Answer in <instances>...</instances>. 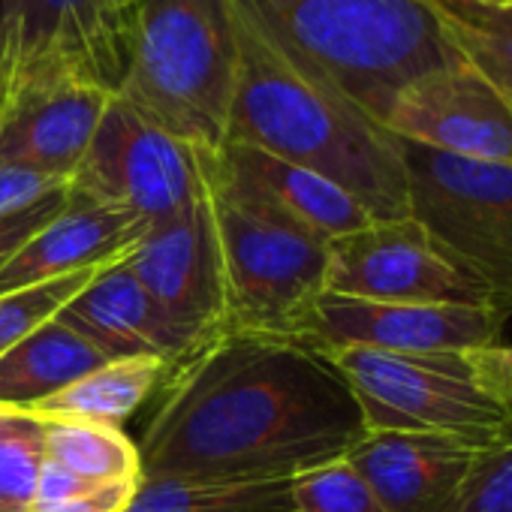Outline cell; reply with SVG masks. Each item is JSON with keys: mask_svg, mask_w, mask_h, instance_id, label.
I'll return each instance as SVG.
<instances>
[{"mask_svg": "<svg viewBox=\"0 0 512 512\" xmlns=\"http://www.w3.org/2000/svg\"><path fill=\"white\" fill-rule=\"evenodd\" d=\"M94 491V485L82 482L79 476H73L70 470H64L61 464L55 461H43L40 467V479H37V494H34V503L31 509H46V506H58V503H67L79 494H88ZM28 509V512H31Z\"/></svg>", "mask_w": 512, "mask_h": 512, "instance_id": "30", "label": "cell"}, {"mask_svg": "<svg viewBox=\"0 0 512 512\" xmlns=\"http://www.w3.org/2000/svg\"><path fill=\"white\" fill-rule=\"evenodd\" d=\"M485 76H488V79H491V82H494V85H497V88L512 100V73H485Z\"/></svg>", "mask_w": 512, "mask_h": 512, "instance_id": "33", "label": "cell"}, {"mask_svg": "<svg viewBox=\"0 0 512 512\" xmlns=\"http://www.w3.org/2000/svg\"><path fill=\"white\" fill-rule=\"evenodd\" d=\"M220 151L244 178L269 193L287 214H293L323 241L344 238L374 223L362 202H356L344 187L311 169H302L250 145H223Z\"/></svg>", "mask_w": 512, "mask_h": 512, "instance_id": "18", "label": "cell"}, {"mask_svg": "<svg viewBox=\"0 0 512 512\" xmlns=\"http://www.w3.org/2000/svg\"><path fill=\"white\" fill-rule=\"evenodd\" d=\"M290 479H139L124 512H293Z\"/></svg>", "mask_w": 512, "mask_h": 512, "instance_id": "21", "label": "cell"}, {"mask_svg": "<svg viewBox=\"0 0 512 512\" xmlns=\"http://www.w3.org/2000/svg\"><path fill=\"white\" fill-rule=\"evenodd\" d=\"M226 145H250L344 187L374 220H401L398 139L338 91L275 52L238 16V85Z\"/></svg>", "mask_w": 512, "mask_h": 512, "instance_id": "2", "label": "cell"}, {"mask_svg": "<svg viewBox=\"0 0 512 512\" xmlns=\"http://www.w3.org/2000/svg\"><path fill=\"white\" fill-rule=\"evenodd\" d=\"M458 52L482 73H512V0H428Z\"/></svg>", "mask_w": 512, "mask_h": 512, "instance_id": "23", "label": "cell"}, {"mask_svg": "<svg viewBox=\"0 0 512 512\" xmlns=\"http://www.w3.org/2000/svg\"><path fill=\"white\" fill-rule=\"evenodd\" d=\"M46 422L31 410L0 407V500L28 512L46 461Z\"/></svg>", "mask_w": 512, "mask_h": 512, "instance_id": "24", "label": "cell"}, {"mask_svg": "<svg viewBox=\"0 0 512 512\" xmlns=\"http://www.w3.org/2000/svg\"><path fill=\"white\" fill-rule=\"evenodd\" d=\"M235 10L377 124L407 85L464 58L428 0H235Z\"/></svg>", "mask_w": 512, "mask_h": 512, "instance_id": "3", "label": "cell"}, {"mask_svg": "<svg viewBox=\"0 0 512 512\" xmlns=\"http://www.w3.org/2000/svg\"><path fill=\"white\" fill-rule=\"evenodd\" d=\"M368 434L344 377L308 344L223 329L169 368L145 425V479H290Z\"/></svg>", "mask_w": 512, "mask_h": 512, "instance_id": "1", "label": "cell"}, {"mask_svg": "<svg viewBox=\"0 0 512 512\" xmlns=\"http://www.w3.org/2000/svg\"><path fill=\"white\" fill-rule=\"evenodd\" d=\"M169 365L160 359H109L73 386L31 407L43 419L97 422L121 428L157 386H163Z\"/></svg>", "mask_w": 512, "mask_h": 512, "instance_id": "20", "label": "cell"}, {"mask_svg": "<svg viewBox=\"0 0 512 512\" xmlns=\"http://www.w3.org/2000/svg\"><path fill=\"white\" fill-rule=\"evenodd\" d=\"M446 512H512V425L473 452Z\"/></svg>", "mask_w": 512, "mask_h": 512, "instance_id": "27", "label": "cell"}, {"mask_svg": "<svg viewBox=\"0 0 512 512\" xmlns=\"http://www.w3.org/2000/svg\"><path fill=\"white\" fill-rule=\"evenodd\" d=\"M115 94L88 82H43L0 106V166L70 181Z\"/></svg>", "mask_w": 512, "mask_h": 512, "instance_id": "14", "label": "cell"}, {"mask_svg": "<svg viewBox=\"0 0 512 512\" xmlns=\"http://www.w3.org/2000/svg\"><path fill=\"white\" fill-rule=\"evenodd\" d=\"M202 154L112 97L85 160L70 178V190L127 208L154 226L202 193Z\"/></svg>", "mask_w": 512, "mask_h": 512, "instance_id": "9", "label": "cell"}, {"mask_svg": "<svg viewBox=\"0 0 512 512\" xmlns=\"http://www.w3.org/2000/svg\"><path fill=\"white\" fill-rule=\"evenodd\" d=\"M115 4H118L121 10H127V13H130V10H133V4H136V0H115Z\"/></svg>", "mask_w": 512, "mask_h": 512, "instance_id": "34", "label": "cell"}, {"mask_svg": "<svg viewBox=\"0 0 512 512\" xmlns=\"http://www.w3.org/2000/svg\"><path fill=\"white\" fill-rule=\"evenodd\" d=\"M202 172L223 263L226 329L296 338L326 293L329 241L244 178L223 151H205Z\"/></svg>", "mask_w": 512, "mask_h": 512, "instance_id": "5", "label": "cell"}, {"mask_svg": "<svg viewBox=\"0 0 512 512\" xmlns=\"http://www.w3.org/2000/svg\"><path fill=\"white\" fill-rule=\"evenodd\" d=\"M293 512H386L368 479L344 458L311 467L290 482Z\"/></svg>", "mask_w": 512, "mask_h": 512, "instance_id": "26", "label": "cell"}, {"mask_svg": "<svg viewBox=\"0 0 512 512\" xmlns=\"http://www.w3.org/2000/svg\"><path fill=\"white\" fill-rule=\"evenodd\" d=\"M326 293L398 302L494 308L488 287L458 266L413 220H374L329 241Z\"/></svg>", "mask_w": 512, "mask_h": 512, "instance_id": "10", "label": "cell"}, {"mask_svg": "<svg viewBox=\"0 0 512 512\" xmlns=\"http://www.w3.org/2000/svg\"><path fill=\"white\" fill-rule=\"evenodd\" d=\"M130 13L115 0H0V106L43 82H88L118 94Z\"/></svg>", "mask_w": 512, "mask_h": 512, "instance_id": "8", "label": "cell"}, {"mask_svg": "<svg viewBox=\"0 0 512 512\" xmlns=\"http://www.w3.org/2000/svg\"><path fill=\"white\" fill-rule=\"evenodd\" d=\"M127 266L157 305L196 338L208 341L226 329L223 263L205 184L175 217L148 226L127 253Z\"/></svg>", "mask_w": 512, "mask_h": 512, "instance_id": "13", "label": "cell"}, {"mask_svg": "<svg viewBox=\"0 0 512 512\" xmlns=\"http://www.w3.org/2000/svg\"><path fill=\"white\" fill-rule=\"evenodd\" d=\"M235 85V0H136L118 100L196 151H220Z\"/></svg>", "mask_w": 512, "mask_h": 512, "instance_id": "4", "label": "cell"}, {"mask_svg": "<svg viewBox=\"0 0 512 512\" xmlns=\"http://www.w3.org/2000/svg\"><path fill=\"white\" fill-rule=\"evenodd\" d=\"M136 482H112V485H100L88 494H79L67 503L58 506H46V509H31V512H124V506L130 503Z\"/></svg>", "mask_w": 512, "mask_h": 512, "instance_id": "31", "label": "cell"}, {"mask_svg": "<svg viewBox=\"0 0 512 512\" xmlns=\"http://www.w3.org/2000/svg\"><path fill=\"white\" fill-rule=\"evenodd\" d=\"M473 452L449 437L368 431L347 461L368 479L386 512H446Z\"/></svg>", "mask_w": 512, "mask_h": 512, "instance_id": "17", "label": "cell"}, {"mask_svg": "<svg viewBox=\"0 0 512 512\" xmlns=\"http://www.w3.org/2000/svg\"><path fill=\"white\" fill-rule=\"evenodd\" d=\"M109 359L58 317L0 356V407L31 410Z\"/></svg>", "mask_w": 512, "mask_h": 512, "instance_id": "19", "label": "cell"}, {"mask_svg": "<svg viewBox=\"0 0 512 512\" xmlns=\"http://www.w3.org/2000/svg\"><path fill=\"white\" fill-rule=\"evenodd\" d=\"M506 317L467 305H398L323 293L293 341L311 350L362 347L380 353H461L500 344Z\"/></svg>", "mask_w": 512, "mask_h": 512, "instance_id": "11", "label": "cell"}, {"mask_svg": "<svg viewBox=\"0 0 512 512\" xmlns=\"http://www.w3.org/2000/svg\"><path fill=\"white\" fill-rule=\"evenodd\" d=\"M103 269V266H100ZM100 269H85L67 278H55L46 284H34L25 290L0 293V356L19 341H25L40 326L52 323L91 281Z\"/></svg>", "mask_w": 512, "mask_h": 512, "instance_id": "25", "label": "cell"}, {"mask_svg": "<svg viewBox=\"0 0 512 512\" xmlns=\"http://www.w3.org/2000/svg\"><path fill=\"white\" fill-rule=\"evenodd\" d=\"M0 512H10V506H7L4 500H0Z\"/></svg>", "mask_w": 512, "mask_h": 512, "instance_id": "35", "label": "cell"}, {"mask_svg": "<svg viewBox=\"0 0 512 512\" xmlns=\"http://www.w3.org/2000/svg\"><path fill=\"white\" fill-rule=\"evenodd\" d=\"M46 422V458L79 476L82 482L100 488L112 482L142 479L139 446L112 425L43 419Z\"/></svg>", "mask_w": 512, "mask_h": 512, "instance_id": "22", "label": "cell"}, {"mask_svg": "<svg viewBox=\"0 0 512 512\" xmlns=\"http://www.w3.org/2000/svg\"><path fill=\"white\" fill-rule=\"evenodd\" d=\"M70 181L52 178V175H40V172H28V169H16V166H0V214L25 208L37 199H43L52 190L67 187Z\"/></svg>", "mask_w": 512, "mask_h": 512, "instance_id": "29", "label": "cell"}, {"mask_svg": "<svg viewBox=\"0 0 512 512\" xmlns=\"http://www.w3.org/2000/svg\"><path fill=\"white\" fill-rule=\"evenodd\" d=\"M383 127L455 157L512 163V100L467 58L407 85Z\"/></svg>", "mask_w": 512, "mask_h": 512, "instance_id": "12", "label": "cell"}, {"mask_svg": "<svg viewBox=\"0 0 512 512\" xmlns=\"http://www.w3.org/2000/svg\"><path fill=\"white\" fill-rule=\"evenodd\" d=\"M317 353L350 386L368 431L434 434L482 449L512 425V395L482 368L476 350Z\"/></svg>", "mask_w": 512, "mask_h": 512, "instance_id": "6", "label": "cell"}, {"mask_svg": "<svg viewBox=\"0 0 512 512\" xmlns=\"http://www.w3.org/2000/svg\"><path fill=\"white\" fill-rule=\"evenodd\" d=\"M476 359L482 362V368L512 395V347L494 344L485 350H476Z\"/></svg>", "mask_w": 512, "mask_h": 512, "instance_id": "32", "label": "cell"}, {"mask_svg": "<svg viewBox=\"0 0 512 512\" xmlns=\"http://www.w3.org/2000/svg\"><path fill=\"white\" fill-rule=\"evenodd\" d=\"M145 232L148 223L133 211L103 205L70 190L64 211L49 226H43L16 260L0 272V293L109 266L130 253Z\"/></svg>", "mask_w": 512, "mask_h": 512, "instance_id": "16", "label": "cell"}, {"mask_svg": "<svg viewBox=\"0 0 512 512\" xmlns=\"http://www.w3.org/2000/svg\"><path fill=\"white\" fill-rule=\"evenodd\" d=\"M398 139V136H395ZM410 214L512 317V163L467 160L398 139Z\"/></svg>", "mask_w": 512, "mask_h": 512, "instance_id": "7", "label": "cell"}, {"mask_svg": "<svg viewBox=\"0 0 512 512\" xmlns=\"http://www.w3.org/2000/svg\"><path fill=\"white\" fill-rule=\"evenodd\" d=\"M67 202H70V184L61 187V190L46 193L43 199H37V202H31L25 208L0 214V272H4L16 260V256L25 250V244L43 226H49L64 211Z\"/></svg>", "mask_w": 512, "mask_h": 512, "instance_id": "28", "label": "cell"}, {"mask_svg": "<svg viewBox=\"0 0 512 512\" xmlns=\"http://www.w3.org/2000/svg\"><path fill=\"white\" fill-rule=\"evenodd\" d=\"M58 320L88 338L106 359H160L175 368L205 344L157 305L130 272L127 253L103 266Z\"/></svg>", "mask_w": 512, "mask_h": 512, "instance_id": "15", "label": "cell"}]
</instances>
